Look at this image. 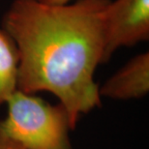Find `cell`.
<instances>
[{"mask_svg":"<svg viewBox=\"0 0 149 149\" xmlns=\"http://www.w3.org/2000/svg\"><path fill=\"white\" fill-rule=\"evenodd\" d=\"M149 92V53L134 56L121 69L99 86L101 97L127 101L141 99Z\"/></svg>","mask_w":149,"mask_h":149,"instance_id":"obj_4","label":"cell"},{"mask_svg":"<svg viewBox=\"0 0 149 149\" xmlns=\"http://www.w3.org/2000/svg\"><path fill=\"white\" fill-rule=\"evenodd\" d=\"M42 1L49 4H66V3L72 2L73 0H42Z\"/></svg>","mask_w":149,"mask_h":149,"instance_id":"obj_7","label":"cell"},{"mask_svg":"<svg viewBox=\"0 0 149 149\" xmlns=\"http://www.w3.org/2000/svg\"><path fill=\"white\" fill-rule=\"evenodd\" d=\"M7 115L0 120V135L24 149H73L74 130L67 109L36 94L17 90L6 102Z\"/></svg>","mask_w":149,"mask_h":149,"instance_id":"obj_2","label":"cell"},{"mask_svg":"<svg viewBox=\"0 0 149 149\" xmlns=\"http://www.w3.org/2000/svg\"><path fill=\"white\" fill-rule=\"evenodd\" d=\"M0 149H24L22 145L0 135Z\"/></svg>","mask_w":149,"mask_h":149,"instance_id":"obj_6","label":"cell"},{"mask_svg":"<svg viewBox=\"0 0 149 149\" xmlns=\"http://www.w3.org/2000/svg\"><path fill=\"white\" fill-rule=\"evenodd\" d=\"M19 55L17 45L0 28V105L6 104L17 89Z\"/></svg>","mask_w":149,"mask_h":149,"instance_id":"obj_5","label":"cell"},{"mask_svg":"<svg viewBox=\"0 0 149 149\" xmlns=\"http://www.w3.org/2000/svg\"><path fill=\"white\" fill-rule=\"evenodd\" d=\"M149 40V0H111L105 16L103 64L116 50Z\"/></svg>","mask_w":149,"mask_h":149,"instance_id":"obj_3","label":"cell"},{"mask_svg":"<svg viewBox=\"0 0 149 149\" xmlns=\"http://www.w3.org/2000/svg\"><path fill=\"white\" fill-rule=\"evenodd\" d=\"M109 2L13 0L2 17V28L19 50L17 90L53 94L67 109L74 129L80 115L102 107L94 74L103 64Z\"/></svg>","mask_w":149,"mask_h":149,"instance_id":"obj_1","label":"cell"}]
</instances>
